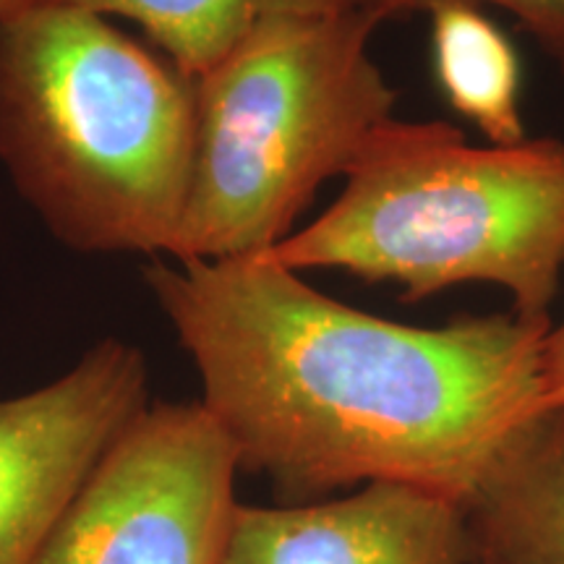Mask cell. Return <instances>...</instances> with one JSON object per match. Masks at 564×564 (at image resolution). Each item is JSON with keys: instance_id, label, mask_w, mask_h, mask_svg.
<instances>
[{"instance_id": "9", "label": "cell", "mask_w": 564, "mask_h": 564, "mask_svg": "<svg viewBox=\"0 0 564 564\" xmlns=\"http://www.w3.org/2000/svg\"><path fill=\"white\" fill-rule=\"evenodd\" d=\"M426 11L436 79L453 110L494 147L525 141L520 61L510 37L476 3L440 0Z\"/></svg>"}, {"instance_id": "2", "label": "cell", "mask_w": 564, "mask_h": 564, "mask_svg": "<svg viewBox=\"0 0 564 564\" xmlns=\"http://www.w3.org/2000/svg\"><path fill=\"white\" fill-rule=\"evenodd\" d=\"M194 79L108 17L26 0L0 19V162L63 246L173 257Z\"/></svg>"}, {"instance_id": "8", "label": "cell", "mask_w": 564, "mask_h": 564, "mask_svg": "<svg viewBox=\"0 0 564 564\" xmlns=\"http://www.w3.org/2000/svg\"><path fill=\"white\" fill-rule=\"evenodd\" d=\"M474 564H564V408H549L465 502Z\"/></svg>"}, {"instance_id": "5", "label": "cell", "mask_w": 564, "mask_h": 564, "mask_svg": "<svg viewBox=\"0 0 564 564\" xmlns=\"http://www.w3.org/2000/svg\"><path fill=\"white\" fill-rule=\"evenodd\" d=\"M238 470L202 400L147 405L95 465L37 564H223Z\"/></svg>"}, {"instance_id": "1", "label": "cell", "mask_w": 564, "mask_h": 564, "mask_svg": "<svg viewBox=\"0 0 564 564\" xmlns=\"http://www.w3.org/2000/svg\"><path fill=\"white\" fill-rule=\"evenodd\" d=\"M241 470L295 499L398 481L468 502L546 408L552 324L413 327L264 257L144 270Z\"/></svg>"}, {"instance_id": "7", "label": "cell", "mask_w": 564, "mask_h": 564, "mask_svg": "<svg viewBox=\"0 0 564 564\" xmlns=\"http://www.w3.org/2000/svg\"><path fill=\"white\" fill-rule=\"evenodd\" d=\"M465 505L373 481L327 502L238 505L223 564H470Z\"/></svg>"}, {"instance_id": "3", "label": "cell", "mask_w": 564, "mask_h": 564, "mask_svg": "<svg viewBox=\"0 0 564 564\" xmlns=\"http://www.w3.org/2000/svg\"><path fill=\"white\" fill-rule=\"evenodd\" d=\"M343 178L333 207L257 257L400 282L403 301L489 282L512 295L514 316L549 327L564 270V141L474 147L453 123L390 118Z\"/></svg>"}, {"instance_id": "4", "label": "cell", "mask_w": 564, "mask_h": 564, "mask_svg": "<svg viewBox=\"0 0 564 564\" xmlns=\"http://www.w3.org/2000/svg\"><path fill=\"white\" fill-rule=\"evenodd\" d=\"M361 9L259 26L194 79V152L173 262L257 257L345 175L398 95Z\"/></svg>"}, {"instance_id": "12", "label": "cell", "mask_w": 564, "mask_h": 564, "mask_svg": "<svg viewBox=\"0 0 564 564\" xmlns=\"http://www.w3.org/2000/svg\"><path fill=\"white\" fill-rule=\"evenodd\" d=\"M544 392L546 408H564V324L544 337Z\"/></svg>"}, {"instance_id": "13", "label": "cell", "mask_w": 564, "mask_h": 564, "mask_svg": "<svg viewBox=\"0 0 564 564\" xmlns=\"http://www.w3.org/2000/svg\"><path fill=\"white\" fill-rule=\"evenodd\" d=\"M24 3H26V0H0V19L9 17L11 11L21 9V6H24Z\"/></svg>"}, {"instance_id": "6", "label": "cell", "mask_w": 564, "mask_h": 564, "mask_svg": "<svg viewBox=\"0 0 564 564\" xmlns=\"http://www.w3.org/2000/svg\"><path fill=\"white\" fill-rule=\"evenodd\" d=\"M150 405L137 345L105 337L40 390L0 400V564H37L100 457Z\"/></svg>"}, {"instance_id": "10", "label": "cell", "mask_w": 564, "mask_h": 564, "mask_svg": "<svg viewBox=\"0 0 564 564\" xmlns=\"http://www.w3.org/2000/svg\"><path fill=\"white\" fill-rule=\"evenodd\" d=\"M102 17H123L150 34L181 74L196 79L232 47L280 19L356 9L352 0H61Z\"/></svg>"}, {"instance_id": "11", "label": "cell", "mask_w": 564, "mask_h": 564, "mask_svg": "<svg viewBox=\"0 0 564 564\" xmlns=\"http://www.w3.org/2000/svg\"><path fill=\"white\" fill-rule=\"evenodd\" d=\"M434 3L440 0H352L356 9L371 13L379 24L400 13L429 9ZM465 3H486L507 11L564 68V0H465Z\"/></svg>"}]
</instances>
